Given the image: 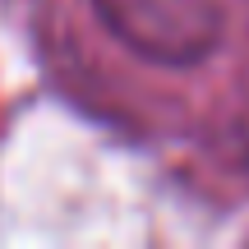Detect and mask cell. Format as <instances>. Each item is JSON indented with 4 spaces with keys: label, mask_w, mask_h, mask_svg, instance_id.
Instances as JSON below:
<instances>
[{
    "label": "cell",
    "mask_w": 249,
    "mask_h": 249,
    "mask_svg": "<svg viewBox=\"0 0 249 249\" xmlns=\"http://www.w3.org/2000/svg\"><path fill=\"white\" fill-rule=\"evenodd\" d=\"M97 18L152 65L185 70L217 51L226 0H92Z\"/></svg>",
    "instance_id": "6da1fadb"
},
{
    "label": "cell",
    "mask_w": 249,
    "mask_h": 249,
    "mask_svg": "<svg viewBox=\"0 0 249 249\" xmlns=\"http://www.w3.org/2000/svg\"><path fill=\"white\" fill-rule=\"evenodd\" d=\"M240 148H245V157H249V116L240 120Z\"/></svg>",
    "instance_id": "7a4b0ae2"
}]
</instances>
